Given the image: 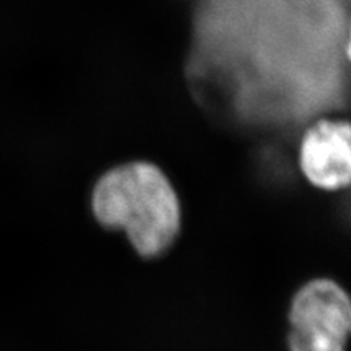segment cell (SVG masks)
<instances>
[{"label":"cell","mask_w":351,"mask_h":351,"mask_svg":"<svg viewBox=\"0 0 351 351\" xmlns=\"http://www.w3.org/2000/svg\"><path fill=\"white\" fill-rule=\"evenodd\" d=\"M91 208L101 226L124 231L140 257L161 256L181 231L178 192L148 161L114 166L96 181Z\"/></svg>","instance_id":"6da1fadb"},{"label":"cell","mask_w":351,"mask_h":351,"mask_svg":"<svg viewBox=\"0 0 351 351\" xmlns=\"http://www.w3.org/2000/svg\"><path fill=\"white\" fill-rule=\"evenodd\" d=\"M289 351H345L351 301L339 283L317 278L293 296L288 313Z\"/></svg>","instance_id":"7a4b0ae2"},{"label":"cell","mask_w":351,"mask_h":351,"mask_svg":"<svg viewBox=\"0 0 351 351\" xmlns=\"http://www.w3.org/2000/svg\"><path fill=\"white\" fill-rule=\"evenodd\" d=\"M307 182L335 192L350 186L351 127L346 119H319L302 134L298 155Z\"/></svg>","instance_id":"3957f363"}]
</instances>
